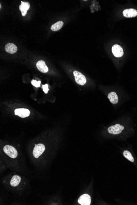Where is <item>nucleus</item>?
I'll return each instance as SVG.
<instances>
[{
    "mask_svg": "<svg viewBox=\"0 0 137 205\" xmlns=\"http://www.w3.org/2000/svg\"><path fill=\"white\" fill-rule=\"evenodd\" d=\"M45 150V147L44 144H39L35 145L33 151V155L35 158H38L40 156Z\"/></svg>",
    "mask_w": 137,
    "mask_h": 205,
    "instance_id": "nucleus-4",
    "label": "nucleus"
},
{
    "mask_svg": "<svg viewBox=\"0 0 137 205\" xmlns=\"http://www.w3.org/2000/svg\"><path fill=\"white\" fill-rule=\"evenodd\" d=\"M5 51L9 54L15 53L17 51V47L13 43H8L6 44L5 47Z\"/></svg>",
    "mask_w": 137,
    "mask_h": 205,
    "instance_id": "nucleus-10",
    "label": "nucleus"
},
{
    "mask_svg": "<svg viewBox=\"0 0 137 205\" xmlns=\"http://www.w3.org/2000/svg\"><path fill=\"white\" fill-rule=\"evenodd\" d=\"M15 115L18 116L21 118H25L30 115L29 110L25 108H17L15 110Z\"/></svg>",
    "mask_w": 137,
    "mask_h": 205,
    "instance_id": "nucleus-8",
    "label": "nucleus"
},
{
    "mask_svg": "<svg viewBox=\"0 0 137 205\" xmlns=\"http://www.w3.org/2000/svg\"><path fill=\"white\" fill-rule=\"evenodd\" d=\"M73 75L75 77L76 82L80 85L84 86L87 82V79L86 77L80 72L77 71H74L73 72Z\"/></svg>",
    "mask_w": 137,
    "mask_h": 205,
    "instance_id": "nucleus-1",
    "label": "nucleus"
},
{
    "mask_svg": "<svg viewBox=\"0 0 137 205\" xmlns=\"http://www.w3.org/2000/svg\"><path fill=\"white\" fill-rule=\"evenodd\" d=\"M91 202V197L88 194H83L78 199V203L82 205H90V204Z\"/></svg>",
    "mask_w": 137,
    "mask_h": 205,
    "instance_id": "nucleus-6",
    "label": "nucleus"
},
{
    "mask_svg": "<svg viewBox=\"0 0 137 205\" xmlns=\"http://www.w3.org/2000/svg\"><path fill=\"white\" fill-rule=\"evenodd\" d=\"M123 15L126 18L135 17L137 16V11L134 8L125 9L123 11Z\"/></svg>",
    "mask_w": 137,
    "mask_h": 205,
    "instance_id": "nucleus-7",
    "label": "nucleus"
},
{
    "mask_svg": "<svg viewBox=\"0 0 137 205\" xmlns=\"http://www.w3.org/2000/svg\"><path fill=\"white\" fill-rule=\"evenodd\" d=\"M30 5L28 2L21 1V3L20 5V10L21 11L23 16H25L27 13V11L30 8Z\"/></svg>",
    "mask_w": 137,
    "mask_h": 205,
    "instance_id": "nucleus-11",
    "label": "nucleus"
},
{
    "mask_svg": "<svg viewBox=\"0 0 137 205\" xmlns=\"http://www.w3.org/2000/svg\"><path fill=\"white\" fill-rule=\"evenodd\" d=\"M36 67L38 69L43 73H46L49 71V69L45 64V61L43 60H40L38 61L36 64Z\"/></svg>",
    "mask_w": 137,
    "mask_h": 205,
    "instance_id": "nucleus-9",
    "label": "nucleus"
},
{
    "mask_svg": "<svg viewBox=\"0 0 137 205\" xmlns=\"http://www.w3.org/2000/svg\"><path fill=\"white\" fill-rule=\"evenodd\" d=\"M112 51L113 55L115 57H121L123 55L124 51L121 46L118 44H115L112 46Z\"/></svg>",
    "mask_w": 137,
    "mask_h": 205,
    "instance_id": "nucleus-5",
    "label": "nucleus"
},
{
    "mask_svg": "<svg viewBox=\"0 0 137 205\" xmlns=\"http://www.w3.org/2000/svg\"><path fill=\"white\" fill-rule=\"evenodd\" d=\"M108 98L112 104H117L118 102V97L115 92H111L108 94Z\"/></svg>",
    "mask_w": 137,
    "mask_h": 205,
    "instance_id": "nucleus-12",
    "label": "nucleus"
},
{
    "mask_svg": "<svg viewBox=\"0 0 137 205\" xmlns=\"http://www.w3.org/2000/svg\"><path fill=\"white\" fill-rule=\"evenodd\" d=\"M48 85L46 84V85H44L42 86V88H43V91L45 93H48V91H49V88H48Z\"/></svg>",
    "mask_w": 137,
    "mask_h": 205,
    "instance_id": "nucleus-17",
    "label": "nucleus"
},
{
    "mask_svg": "<svg viewBox=\"0 0 137 205\" xmlns=\"http://www.w3.org/2000/svg\"><path fill=\"white\" fill-rule=\"evenodd\" d=\"M124 129V126H123L121 125L120 124H117L108 127V131L110 134L118 135L120 134Z\"/></svg>",
    "mask_w": 137,
    "mask_h": 205,
    "instance_id": "nucleus-3",
    "label": "nucleus"
},
{
    "mask_svg": "<svg viewBox=\"0 0 137 205\" xmlns=\"http://www.w3.org/2000/svg\"><path fill=\"white\" fill-rule=\"evenodd\" d=\"M4 152L11 158H15L18 155V152L15 147L10 145H7L3 147Z\"/></svg>",
    "mask_w": 137,
    "mask_h": 205,
    "instance_id": "nucleus-2",
    "label": "nucleus"
},
{
    "mask_svg": "<svg viewBox=\"0 0 137 205\" xmlns=\"http://www.w3.org/2000/svg\"><path fill=\"white\" fill-rule=\"evenodd\" d=\"M31 84L36 87H39L40 86L41 82L40 81H38L37 82L36 80H33L31 81Z\"/></svg>",
    "mask_w": 137,
    "mask_h": 205,
    "instance_id": "nucleus-16",
    "label": "nucleus"
},
{
    "mask_svg": "<svg viewBox=\"0 0 137 205\" xmlns=\"http://www.w3.org/2000/svg\"><path fill=\"white\" fill-rule=\"evenodd\" d=\"M21 181V178L19 176L15 175L10 181V184L13 187L17 186Z\"/></svg>",
    "mask_w": 137,
    "mask_h": 205,
    "instance_id": "nucleus-13",
    "label": "nucleus"
},
{
    "mask_svg": "<svg viewBox=\"0 0 137 205\" xmlns=\"http://www.w3.org/2000/svg\"><path fill=\"white\" fill-rule=\"evenodd\" d=\"M64 25V23L62 21H59L52 25L51 29L52 31H57L62 28Z\"/></svg>",
    "mask_w": 137,
    "mask_h": 205,
    "instance_id": "nucleus-14",
    "label": "nucleus"
},
{
    "mask_svg": "<svg viewBox=\"0 0 137 205\" xmlns=\"http://www.w3.org/2000/svg\"><path fill=\"white\" fill-rule=\"evenodd\" d=\"M123 154L124 156L126 159H128V160L131 162H134V158L132 156V154H131V153L130 152L127 151V150H125L123 152Z\"/></svg>",
    "mask_w": 137,
    "mask_h": 205,
    "instance_id": "nucleus-15",
    "label": "nucleus"
}]
</instances>
